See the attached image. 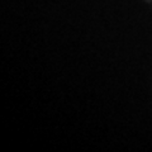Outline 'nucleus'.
Listing matches in <instances>:
<instances>
[{
    "label": "nucleus",
    "mask_w": 152,
    "mask_h": 152,
    "mask_svg": "<svg viewBox=\"0 0 152 152\" xmlns=\"http://www.w3.org/2000/svg\"><path fill=\"white\" fill-rule=\"evenodd\" d=\"M148 1H150V0H148Z\"/></svg>",
    "instance_id": "f257e3e1"
}]
</instances>
